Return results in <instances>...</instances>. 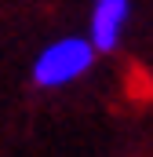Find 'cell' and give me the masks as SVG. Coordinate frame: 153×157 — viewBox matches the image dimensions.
Instances as JSON below:
<instances>
[{
    "label": "cell",
    "mask_w": 153,
    "mask_h": 157,
    "mask_svg": "<svg viewBox=\"0 0 153 157\" xmlns=\"http://www.w3.org/2000/svg\"><path fill=\"white\" fill-rule=\"evenodd\" d=\"M128 11H131L128 0H95V11H91V48L113 51L120 44V29L128 22Z\"/></svg>",
    "instance_id": "cell-2"
},
{
    "label": "cell",
    "mask_w": 153,
    "mask_h": 157,
    "mask_svg": "<svg viewBox=\"0 0 153 157\" xmlns=\"http://www.w3.org/2000/svg\"><path fill=\"white\" fill-rule=\"evenodd\" d=\"M95 62V48L91 40H80V37H66V40H55L51 48H44L33 66V80L40 88H58V84H69V80L84 77Z\"/></svg>",
    "instance_id": "cell-1"
}]
</instances>
